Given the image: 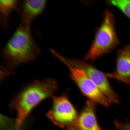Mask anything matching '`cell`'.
Listing matches in <instances>:
<instances>
[{"label": "cell", "mask_w": 130, "mask_h": 130, "mask_svg": "<svg viewBox=\"0 0 130 130\" xmlns=\"http://www.w3.org/2000/svg\"><path fill=\"white\" fill-rule=\"evenodd\" d=\"M58 89L57 83L52 78L35 80L24 87L9 105L16 112L15 130H21L34 109L44 101L53 98Z\"/></svg>", "instance_id": "1"}, {"label": "cell", "mask_w": 130, "mask_h": 130, "mask_svg": "<svg viewBox=\"0 0 130 130\" xmlns=\"http://www.w3.org/2000/svg\"><path fill=\"white\" fill-rule=\"evenodd\" d=\"M40 54L30 27L21 24L2 50L6 69L10 70L35 60Z\"/></svg>", "instance_id": "2"}, {"label": "cell", "mask_w": 130, "mask_h": 130, "mask_svg": "<svg viewBox=\"0 0 130 130\" xmlns=\"http://www.w3.org/2000/svg\"><path fill=\"white\" fill-rule=\"evenodd\" d=\"M115 28V19L110 11L106 9L103 20L97 29L90 47L85 56L87 60L95 61L115 50L119 44Z\"/></svg>", "instance_id": "3"}, {"label": "cell", "mask_w": 130, "mask_h": 130, "mask_svg": "<svg viewBox=\"0 0 130 130\" xmlns=\"http://www.w3.org/2000/svg\"><path fill=\"white\" fill-rule=\"evenodd\" d=\"M54 56L64 64H69L84 71L100 89L110 104H118L120 103L119 96L110 85L107 73L102 72L93 65L85 61L67 58L57 52L54 53Z\"/></svg>", "instance_id": "4"}, {"label": "cell", "mask_w": 130, "mask_h": 130, "mask_svg": "<svg viewBox=\"0 0 130 130\" xmlns=\"http://www.w3.org/2000/svg\"><path fill=\"white\" fill-rule=\"evenodd\" d=\"M78 114L67 94H64L53 97L52 105L46 116L55 125L68 130L74 124Z\"/></svg>", "instance_id": "5"}, {"label": "cell", "mask_w": 130, "mask_h": 130, "mask_svg": "<svg viewBox=\"0 0 130 130\" xmlns=\"http://www.w3.org/2000/svg\"><path fill=\"white\" fill-rule=\"evenodd\" d=\"M65 64L69 70V77L84 96L96 104L109 106L110 103L108 99L84 71L69 64Z\"/></svg>", "instance_id": "6"}, {"label": "cell", "mask_w": 130, "mask_h": 130, "mask_svg": "<svg viewBox=\"0 0 130 130\" xmlns=\"http://www.w3.org/2000/svg\"><path fill=\"white\" fill-rule=\"evenodd\" d=\"M107 75L108 78L116 79L130 87V45H126L119 50L115 69Z\"/></svg>", "instance_id": "7"}, {"label": "cell", "mask_w": 130, "mask_h": 130, "mask_svg": "<svg viewBox=\"0 0 130 130\" xmlns=\"http://www.w3.org/2000/svg\"><path fill=\"white\" fill-rule=\"evenodd\" d=\"M96 104L87 100L74 124L68 130H103L96 116Z\"/></svg>", "instance_id": "8"}, {"label": "cell", "mask_w": 130, "mask_h": 130, "mask_svg": "<svg viewBox=\"0 0 130 130\" xmlns=\"http://www.w3.org/2000/svg\"><path fill=\"white\" fill-rule=\"evenodd\" d=\"M46 4L45 0H26L20 3L17 10L21 17L20 24L30 27L34 21L44 11Z\"/></svg>", "instance_id": "9"}, {"label": "cell", "mask_w": 130, "mask_h": 130, "mask_svg": "<svg viewBox=\"0 0 130 130\" xmlns=\"http://www.w3.org/2000/svg\"><path fill=\"white\" fill-rule=\"evenodd\" d=\"M19 1H0V21L3 28L7 29L9 27L10 18L14 11H17L20 3Z\"/></svg>", "instance_id": "10"}, {"label": "cell", "mask_w": 130, "mask_h": 130, "mask_svg": "<svg viewBox=\"0 0 130 130\" xmlns=\"http://www.w3.org/2000/svg\"><path fill=\"white\" fill-rule=\"evenodd\" d=\"M108 3L110 5L118 8L130 19V1L114 0L108 1Z\"/></svg>", "instance_id": "11"}, {"label": "cell", "mask_w": 130, "mask_h": 130, "mask_svg": "<svg viewBox=\"0 0 130 130\" xmlns=\"http://www.w3.org/2000/svg\"><path fill=\"white\" fill-rule=\"evenodd\" d=\"M114 124L115 127V130H130V123L128 121L123 123L116 120Z\"/></svg>", "instance_id": "12"}]
</instances>
